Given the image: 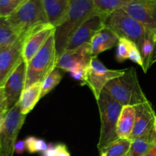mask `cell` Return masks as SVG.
I'll list each match as a JSON object with an SVG mask.
<instances>
[{"mask_svg":"<svg viewBox=\"0 0 156 156\" xmlns=\"http://www.w3.org/2000/svg\"><path fill=\"white\" fill-rule=\"evenodd\" d=\"M97 12L92 0H71L63 21L55 27L57 60L66 51L70 38L80 26Z\"/></svg>","mask_w":156,"mask_h":156,"instance_id":"obj_1","label":"cell"},{"mask_svg":"<svg viewBox=\"0 0 156 156\" xmlns=\"http://www.w3.org/2000/svg\"><path fill=\"white\" fill-rule=\"evenodd\" d=\"M105 89L123 107H134L148 101L133 67L126 69L122 76L110 81Z\"/></svg>","mask_w":156,"mask_h":156,"instance_id":"obj_2","label":"cell"},{"mask_svg":"<svg viewBox=\"0 0 156 156\" xmlns=\"http://www.w3.org/2000/svg\"><path fill=\"white\" fill-rule=\"evenodd\" d=\"M97 103L101 117V132L98 149L101 152L119 139L117 125L123 106L114 100L105 88L97 100Z\"/></svg>","mask_w":156,"mask_h":156,"instance_id":"obj_3","label":"cell"},{"mask_svg":"<svg viewBox=\"0 0 156 156\" xmlns=\"http://www.w3.org/2000/svg\"><path fill=\"white\" fill-rule=\"evenodd\" d=\"M56 62L57 53L54 32L36 55L26 63L27 69L24 89L35 83H43L50 73L56 68Z\"/></svg>","mask_w":156,"mask_h":156,"instance_id":"obj_4","label":"cell"},{"mask_svg":"<svg viewBox=\"0 0 156 156\" xmlns=\"http://www.w3.org/2000/svg\"><path fill=\"white\" fill-rule=\"evenodd\" d=\"M5 18L19 35L50 24L42 0H24L12 15Z\"/></svg>","mask_w":156,"mask_h":156,"instance_id":"obj_5","label":"cell"},{"mask_svg":"<svg viewBox=\"0 0 156 156\" xmlns=\"http://www.w3.org/2000/svg\"><path fill=\"white\" fill-rule=\"evenodd\" d=\"M105 26L115 32L120 38L133 42L140 50L148 30L141 23L128 15L122 9L107 15Z\"/></svg>","mask_w":156,"mask_h":156,"instance_id":"obj_6","label":"cell"},{"mask_svg":"<svg viewBox=\"0 0 156 156\" xmlns=\"http://www.w3.org/2000/svg\"><path fill=\"white\" fill-rule=\"evenodd\" d=\"M26 115L21 114L19 103L9 110L5 124L0 132V156H13L18 133Z\"/></svg>","mask_w":156,"mask_h":156,"instance_id":"obj_7","label":"cell"},{"mask_svg":"<svg viewBox=\"0 0 156 156\" xmlns=\"http://www.w3.org/2000/svg\"><path fill=\"white\" fill-rule=\"evenodd\" d=\"M125 70L126 69L121 70L109 69L99 60L98 56H92L82 85H88L97 101L105 85L112 79L122 76Z\"/></svg>","mask_w":156,"mask_h":156,"instance_id":"obj_8","label":"cell"},{"mask_svg":"<svg viewBox=\"0 0 156 156\" xmlns=\"http://www.w3.org/2000/svg\"><path fill=\"white\" fill-rule=\"evenodd\" d=\"M28 33L20 35L14 43L0 48V88L4 86L10 75L24 61L23 47Z\"/></svg>","mask_w":156,"mask_h":156,"instance_id":"obj_9","label":"cell"},{"mask_svg":"<svg viewBox=\"0 0 156 156\" xmlns=\"http://www.w3.org/2000/svg\"><path fill=\"white\" fill-rule=\"evenodd\" d=\"M122 9L147 30L156 31V0H131Z\"/></svg>","mask_w":156,"mask_h":156,"instance_id":"obj_10","label":"cell"},{"mask_svg":"<svg viewBox=\"0 0 156 156\" xmlns=\"http://www.w3.org/2000/svg\"><path fill=\"white\" fill-rule=\"evenodd\" d=\"M91 54L90 43L83 44L73 50H66L58 59L56 68L71 73L85 69L89 65Z\"/></svg>","mask_w":156,"mask_h":156,"instance_id":"obj_11","label":"cell"},{"mask_svg":"<svg viewBox=\"0 0 156 156\" xmlns=\"http://www.w3.org/2000/svg\"><path fill=\"white\" fill-rule=\"evenodd\" d=\"M134 107L136 110V119L133 129L129 138L131 141L152 135L155 130L156 114L151 102L148 100L144 103Z\"/></svg>","mask_w":156,"mask_h":156,"instance_id":"obj_12","label":"cell"},{"mask_svg":"<svg viewBox=\"0 0 156 156\" xmlns=\"http://www.w3.org/2000/svg\"><path fill=\"white\" fill-rule=\"evenodd\" d=\"M106 17L107 15L97 11L80 26L70 38L66 50H73L83 44L91 42L93 37L105 27V20Z\"/></svg>","mask_w":156,"mask_h":156,"instance_id":"obj_13","label":"cell"},{"mask_svg":"<svg viewBox=\"0 0 156 156\" xmlns=\"http://www.w3.org/2000/svg\"><path fill=\"white\" fill-rule=\"evenodd\" d=\"M27 66L23 61L10 75L3 86L8 109L13 108L19 101L24 88Z\"/></svg>","mask_w":156,"mask_h":156,"instance_id":"obj_14","label":"cell"},{"mask_svg":"<svg viewBox=\"0 0 156 156\" xmlns=\"http://www.w3.org/2000/svg\"><path fill=\"white\" fill-rule=\"evenodd\" d=\"M55 32V27L50 24L30 30L23 47V59L27 63L44 45L50 35Z\"/></svg>","mask_w":156,"mask_h":156,"instance_id":"obj_15","label":"cell"},{"mask_svg":"<svg viewBox=\"0 0 156 156\" xmlns=\"http://www.w3.org/2000/svg\"><path fill=\"white\" fill-rule=\"evenodd\" d=\"M119 39L120 37L115 32L105 26L93 37L90 42L92 56H98L102 52L111 50L117 44Z\"/></svg>","mask_w":156,"mask_h":156,"instance_id":"obj_16","label":"cell"},{"mask_svg":"<svg viewBox=\"0 0 156 156\" xmlns=\"http://www.w3.org/2000/svg\"><path fill=\"white\" fill-rule=\"evenodd\" d=\"M71 0H42L49 23L57 27L66 17Z\"/></svg>","mask_w":156,"mask_h":156,"instance_id":"obj_17","label":"cell"},{"mask_svg":"<svg viewBox=\"0 0 156 156\" xmlns=\"http://www.w3.org/2000/svg\"><path fill=\"white\" fill-rule=\"evenodd\" d=\"M135 107L123 106L122 108L117 125V133L119 139L129 140L135 124Z\"/></svg>","mask_w":156,"mask_h":156,"instance_id":"obj_18","label":"cell"},{"mask_svg":"<svg viewBox=\"0 0 156 156\" xmlns=\"http://www.w3.org/2000/svg\"><path fill=\"white\" fill-rule=\"evenodd\" d=\"M42 85L43 83L38 82L23 90L18 101L21 114L27 116V114L34 108L37 103L41 98Z\"/></svg>","mask_w":156,"mask_h":156,"instance_id":"obj_19","label":"cell"},{"mask_svg":"<svg viewBox=\"0 0 156 156\" xmlns=\"http://www.w3.org/2000/svg\"><path fill=\"white\" fill-rule=\"evenodd\" d=\"M155 133V132H154ZM153 134L141 138L136 139L131 142L127 156H144L154 147Z\"/></svg>","mask_w":156,"mask_h":156,"instance_id":"obj_20","label":"cell"},{"mask_svg":"<svg viewBox=\"0 0 156 156\" xmlns=\"http://www.w3.org/2000/svg\"><path fill=\"white\" fill-rule=\"evenodd\" d=\"M155 37L156 31L148 30L146 37H145L143 44L141 46V48L140 50L143 62V70L144 73H147L148 69L150 68L149 67V61H150L151 56H152V53L153 52Z\"/></svg>","mask_w":156,"mask_h":156,"instance_id":"obj_21","label":"cell"},{"mask_svg":"<svg viewBox=\"0 0 156 156\" xmlns=\"http://www.w3.org/2000/svg\"><path fill=\"white\" fill-rule=\"evenodd\" d=\"M130 140L118 139L100 152V156H125L127 155L131 145Z\"/></svg>","mask_w":156,"mask_h":156,"instance_id":"obj_22","label":"cell"},{"mask_svg":"<svg viewBox=\"0 0 156 156\" xmlns=\"http://www.w3.org/2000/svg\"><path fill=\"white\" fill-rule=\"evenodd\" d=\"M19 37L5 18H0V48L14 43Z\"/></svg>","mask_w":156,"mask_h":156,"instance_id":"obj_23","label":"cell"},{"mask_svg":"<svg viewBox=\"0 0 156 156\" xmlns=\"http://www.w3.org/2000/svg\"><path fill=\"white\" fill-rule=\"evenodd\" d=\"M96 10L105 15L122 9L131 0H92Z\"/></svg>","mask_w":156,"mask_h":156,"instance_id":"obj_24","label":"cell"},{"mask_svg":"<svg viewBox=\"0 0 156 156\" xmlns=\"http://www.w3.org/2000/svg\"><path fill=\"white\" fill-rule=\"evenodd\" d=\"M62 75L59 71V69L56 68L54 70H53L43 82L41 95V98L50 93L55 87L57 86L62 80Z\"/></svg>","mask_w":156,"mask_h":156,"instance_id":"obj_25","label":"cell"},{"mask_svg":"<svg viewBox=\"0 0 156 156\" xmlns=\"http://www.w3.org/2000/svg\"><path fill=\"white\" fill-rule=\"evenodd\" d=\"M26 147L29 153L44 152L48 149V145L41 139H37L34 136H29L25 140Z\"/></svg>","mask_w":156,"mask_h":156,"instance_id":"obj_26","label":"cell"},{"mask_svg":"<svg viewBox=\"0 0 156 156\" xmlns=\"http://www.w3.org/2000/svg\"><path fill=\"white\" fill-rule=\"evenodd\" d=\"M24 0H0V18H7L12 15Z\"/></svg>","mask_w":156,"mask_h":156,"instance_id":"obj_27","label":"cell"},{"mask_svg":"<svg viewBox=\"0 0 156 156\" xmlns=\"http://www.w3.org/2000/svg\"><path fill=\"white\" fill-rule=\"evenodd\" d=\"M130 42V41L125 38L119 39L117 44V51H116V59L117 62H123L129 59Z\"/></svg>","mask_w":156,"mask_h":156,"instance_id":"obj_28","label":"cell"},{"mask_svg":"<svg viewBox=\"0 0 156 156\" xmlns=\"http://www.w3.org/2000/svg\"><path fill=\"white\" fill-rule=\"evenodd\" d=\"M43 156H71L66 146L62 143L53 145L50 143L48 149L43 152Z\"/></svg>","mask_w":156,"mask_h":156,"instance_id":"obj_29","label":"cell"},{"mask_svg":"<svg viewBox=\"0 0 156 156\" xmlns=\"http://www.w3.org/2000/svg\"><path fill=\"white\" fill-rule=\"evenodd\" d=\"M129 59L132 62L138 64L140 66L142 67V69L143 68V62L140 50L137 47V46L132 41L130 42V47H129Z\"/></svg>","mask_w":156,"mask_h":156,"instance_id":"obj_30","label":"cell"},{"mask_svg":"<svg viewBox=\"0 0 156 156\" xmlns=\"http://www.w3.org/2000/svg\"><path fill=\"white\" fill-rule=\"evenodd\" d=\"M26 149H27V147H26L25 141H24V140H20V141L17 142L15 146V153L18 154V155H22Z\"/></svg>","mask_w":156,"mask_h":156,"instance_id":"obj_31","label":"cell"},{"mask_svg":"<svg viewBox=\"0 0 156 156\" xmlns=\"http://www.w3.org/2000/svg\"><path fill=\"white\" fill-rule=\"evenodd\" d=\"M8 109L7 108V104H6V99L5 97V93L4 89L2 88H0V111L1 110Z\"/></svg>","mask_w":156,"mask_h":156,"instance_id":"obj_32","label":"cell"},{"mask_svg":"<svg viewBox=\"0 0 156 156\" xmlns=\"http://www.w3.org/2000/svg\"><path fill=\"white\" fill-rule=\"evenodd\" d=\"M8 111L9 110L7 109H4V110H1L0 111V132L2 129L3 126L5 124V118L6 116H7Z\"/></svg>","mask_w":156,"mask_h":156,"instance_id":"obj_33","label":"cell"},{"mask_svg":"<svg viewBox=\"0 0 156 156\" xmlns=\"http://www.w3.org/2000/svg\"><path fill=\"white\" fill-rule=\"evenodd\" d=\"M155 62H156V37H155V45H154L153 52L151 56L150 61H149V67L152 66Z\"/></svg>","mask_w":156,"mask_h":156,"instance_id":"obj_34","label":"cell"},{"mask_svg":"<svg viewBox=\"0 0 156 156\" xmlns=\"http://www.w3.org/2000/svg\"><path fill=\"white\" fill-rule=\"evenodd\" d=\"M144 156H156V146L152 147L151 150Z\"/></svg>","mask_w":156,"mask_h":156,"instance_id":"obj_35","label":"cell"},{"mask_svg":"<svg viewBox=\"0 0 156 156\" xmlns=\"http://www.w3.org/2000/svg\"><path fill=\"white\" fill-rule=\"evenodd\" d=\"M153 144H154V146H156V128H155V133H154V135H153Z\"/></svg>","mask_w":156,"mask_h":156,"instance_id":"obj_36","label":"cell"},{"mask_svg":"<svg viewBox=\"0 0 156 156\" xmlns=\"http://www.w3.org/2000/svg\"><path fill=\"white\" fill-rule=\"evenodd\" d=\"M155 128H156V121H155Z\"/></svg>","mask_w":156,"mask_h":156,"instance_id":"obj_37","label":"cell"},{"mask_svg":"<svg viewBox=\"0 0 156 156\" xmlns=\"http://www.w3.org/2000/svg\"><path fill=\"white\" fill-rule=\"evenodd\" d=\"M125 156H127V155H125Z\"/></svg>","mask_w":156,"mask_h":156,"instance_id":"obj_38","label":"cell"}]
</instances>
